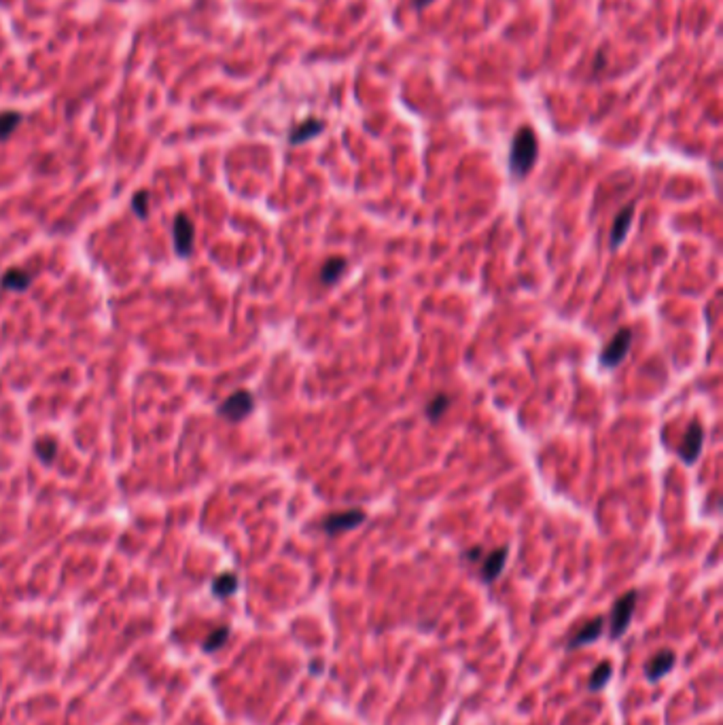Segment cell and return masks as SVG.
I'll list each match as a JSON object with an SVG mask.
<instances>
[{
	"label": "cell",
	"mask_w": 723,
	"mask_h": 725,
	"mask_svg": "<svg viewBox=\"0 0 723 725\" xmlns=\"http://www.w3.org/2000/svg\"><path fill=\"white\" fill-rule=\"evenodd\" d=\"M537 155H539V144H537L535 131L531 127H520L513 136L511 153H509V168L513 172V177L524 179L533 170Z\"/></svg>",
	"instance_id": "6da1fadb"
},
{
	"label": "cell",
	"mask_w": 723,
	"mask_h": 725,
	"mask_svg": "<svg viewBox=\"0 0 723 725\" xmlns=\"http://www.w3.org/2000/svg\"><path fill=\"white\" fill-rule=\"evenodd\" d=\"M637 596L639 594L632 589L613 605V611H611V636L613 639H620V636L628 630L634 607H637Z\"/></svg>",
	"instance_id": "3957f363"
},
{
	"label": "cell",
	"mask_w": 723,
	"mask_h": 725,
	"mask_svg": "<svg viewBox=\"0 0 723 725\" xmlns=\"http://www.w3.org/2000/svg\"><path fill=\"white\" fill-rule=\"evenodd\" d=\"M172 238H174V249L181 257H189L193 251V240H195V227L187 214H177L172 225Z\"/></svg>",
	"instance_id": "5b68a950"
},
{
	"label": "cell",
	"mask_w": 723,
	"mask_h": 725,
	"mask_svg": "<svg viewBox=\"0 0 723 725\" xmlns=\"http://www.w3.org/2000/svg\"><path fill=\"white\" fill-rule=\"evenodd\" d=\"M602 628H605V620H602V618H594V620L587 622V624L573 636L571 643H568V647H581V645H585V643L596 641L598 636L602 634Z\"/></svg>",
	"instance_id": "7c38bea8"
},
{
	"label": "cell",
	"mask_w": 723,
	"mask_h": 725,
	"mask_svg": "<svg viewBox=\"0 0 723 725\" xmlns=\"http://www.w3.org/2000/svg\"><path fill=\"white\" fill-rule=\"evenodd\" d=\"M19 121H21V115H19V113H13V111L0 113V142L7 140V138L13 134L15 127L19 125Z\"/></svg>",
	"instance_id": "e0dca14e"
},
{
	"label": "cell",
	"mask_w": 723,
	"mask_h": 725,
	"mask_svg": "<svg viewBox=\"0 0 723 725\" xmlns=\"http://www.w3.org/2000/svg\"><path fill=\"white\" fill-rule=\"evenodd\" d=\"M34 450L40 456L42 463H51L55 456V442H51V439H38V442L34 444Z\"/></svg>",
	"instance_id": "d6986e66"
},
{
	"label": "cell",
	"mask_w": 723,
	"mask_h": 725,
	"mask_svg": "<svg viewBox=\"0 0 723 725\" xmlns=\"http://www.w3.org/2000/svg\"><path fill=\"white\" fill-rule=\"evenodd\" d=\"M236 589H238V577H236L233 573L218 575V577L214 579V583H212V592H214L216 596H223V598H225V596H231Z\"/></svg>",
	"instance_id": "9a60e30c"
},
{
	"label": "cell",
	"mask_w": 723,
	"mask_h": 725,
	"mask_svg": "<svg viewBox=\"0 0 723 725\" xmlns=\"http://www.w3.org/2000/svg\"><path fill=\"white\" fill-rule=\"evenodd\" d=\"M632 218H634V204L626 206L616 216V221H613V227H611V249H618L624 242V238L628 236V229L632 225Z\"/></svg>",
	"instance_id": "ba28073f"
},
{
	"label": "cell",
	"mask_w": 723,
	"mask_h": 725,
	"mask_svg": "<svg viewBox=\"0 0 723 725\" xmlns=\"http://www.w3.org/2000/svg\"><path fill=\"white\" fill-rule=\"evenodd\" d=\"M672 666H674V653L668 651V649H664V651L655 653V655L651 657L649 664H647V668H645V672H647V676H649L651 681H657V678H662Z\"/></svg>",
	"instance_id": "8fae6325"
},
{
	"label": "cell",
	"mask_w": 723,
	"mask_h": 725,
	"mask_svg": "<svg viewBox=\"0 0 723 725\" xmlns=\"http://www.w3.org/2000/svg\"><path fill=\"white\" fill-rule=\"evenodd\" d=\"M365 513L361 509H353V511H340V513H331L322 520V531L327 535H340L346 531H353L357 526H361L365 522Z\"/></svg>",
	"instance_id": "8992f818"
},
{
	"label": "cell",
	"mask_w": 723,
	"mask_h": 725,
	"mask_svg": "<svg viewBox=\"0 0 723 725\" xmlns=\"http://www.w3.org/2000/svg\"><path fill=\"white\" fill-rule=\"evenodd\" d=\"M348 270V261L344 257H331L325 261V266L320 268V282L322 284H335L344 272Z\"/></svg>",
	"instance_id": "4fadbf2b"
},
{
	"label": "cell",
	"mask_w": 723,
	"mask_h": 725,
	"mask_svg": "<svg viewBox=\"0 0 723 725\" xmlns=\"http://www.w3.org/2000/svg\"><path fill=\"white\" fill-rule=\"evenodd\" d=\"M322 129H325V121H320V119H305L303 123H299L297 127H293L291 136H289V142H291V144L308 142V140L316 138Z\"/></svg>",
	"instance_id": "30bf717a"
},
{
	"label": "cell",
	"mask_w": 723,
	"mask_h": 725,
	"mask_svg": "<svg viewBox=\"0 0 723 725\" xmlns=\"http://www.w3.org/2000/svg\"><path fill=\"white\" fill-rule=\"evenodd\" d=\"M630 344H632V331H630V329H620V331L611 338V342L605 346V350L600 353V365L609 367V369L618 367L626 359L628 350H630Z\"/></svg>",
	"instance_id": "277c9868"
},
{
	"label": "cell",
	"mask_w": 723,
	"mask_h": 725,
	"mask_svg": "<svg viewBox=\"0 0 723 725\" xmlns=\"http://www.w3.org/2000/svg\"><path fill=\"white\" fill-rule=\"evenodd\" d=\"M0 284L9 291H26L32 284V276L24 270H9L0 278Z\"/></svg>",
	"instance_id": "5bb4252c"
},
{
	"label": "cell",
	"mask_w": 723,
	"mask_h": 725,
	"mask_svg": "<svg viewBox=\"0 0 723 725\" xmlns=\"http://www.w3.org/2000/svg\"><path fill=\"white\" fill-rule=\"evenodd\" d=\"M227 634H229V632H227V628L216 630V632L210 636V639L206 641V645H204V647H206L208 651H212V649H216V647H221V645H223V641L227 639Z\"/></svg>",
	"instance_id": "44dd1931"
},
{
	"label": "cell",
	"mask_w": 723,
	"mask_h": 725,
	"mask_svg": "<svg viewBox=\"0 0 723 725\" xmlns=\"http://www.w3.org/2000/svg\"><path fill=\"white\" fill-rule=\"evenodd\" d=\"M131 208L140 218L149 216V193L147 191H138L134 197H131Z\"/></svg>",
	"instance_id": "ffe728a7"
},
{
	"label": "cell",
	"mask_w": 723,
	"mask_h": 725,
	"mask_svg": "<svg viewBox=\"0 0 723 725\" xmlns=\"http://www.w3.org/2000/svg\"><path fill=\"white\" fill-rule=\"evenodd\" d=\"M450 407V397H448V394H435V397L429 401V405H427V416H429V420H440L442 418V416L446 414V409Z\"/></svg>",
	"instance_id": "2e32d148"
},
{
	"label": "cell",
	"mask_w": 723,
	"mask_h": 725,
	"mask_svg": "<svg viewBox=\"0 0 723 725\" xmlns=\"http://www.w3.org/2000/svg\"><path fill=\"white\" fill-rule=\"evenodd\" d=\"M702 444H705V431L700 427V422H692L683 435V442L678 446V456L683 458V463L694 465L700 452H702Z\"/></svg>",
	"instance_id": "52a82bcc"
},
{
	"label": "cell",
	"mask_w": 723,
	"mask_h": 725,
	"mask_svg": "<svg viewBox=\"0 0 723 725\" xmlns=\"http://www.w3.org/2000/svg\"><path fill=\"white\" fill-rule=\"evenodd\" d=\"M611 670H613V666H611L609 662H602V664H600L594 672H592V678H589V689H592V691H596V689L605 687V683H607L609 676H611Z\"/></svg>",
	"instance_id": "ac0fdd59"
},
{
	"label": "cell",
	"mask_w": 723,
	"mask_h": 725,
	"mask_svg": "<svg viewBox=\"0 0 723 725\" xmlns=\"http://www.w3.org/2000/svg\"><path fill=\"white\" fill-rule=\"evenodd\" d=\"M431 3H435V0H414V7H416V9H424V7H429Z\"/></svg>",
	"instance_id": "7402d4cb"
},
{
	"label": "cell",
	"mask_w": 723,
	"mask_h": 725,
	"mask_svg": "<svg viewBox=\"0 0 723 725\" xmlns=\"http://www.w3.org/2000/svg\"><path fill=\"white\" fill-rule=\"evenodd\" d=\"M505 562H507V547H498L490 556H486L484 566H481V577H484V581H488V583L494 581L503 573Z\"/></svg>",
	"instance_id": "9c48e42d"
},
{
	"label": "cell",
	"mask_w": 723,
	"mask_h": 725,
	"mask_svg": "<svg viewBox=\"0 0 723 725\" xmlns=\"http://www.w3.org/2000/svg\"><path fill=\"white\" fill-rule=\"evenodd\" d=\"M253 409H255L253 394L249 390H236L221 405H218V416L229 422H240V420L249 418Z\"/></svg>",
	"instance_id": "7a4b0ae2"
}]
</instances>
